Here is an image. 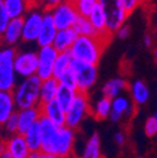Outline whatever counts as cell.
Wrapping results in <instances>:
<instances>
[{
	"mask_svg": "<svg viewBox=\"0 0 157 158\" xmlns=\"http://www.w3.org/2000/svg\"><path fill=\"white\" fill-rule=\"evenodd\" d=\"M108 42L109 39L103 36H78L69 53L74 60L97 65Z\"/></svg>",
	"mask_w": 157,
	"mask_h": 158,
	"instance_id": "cell-1",
	"label": "cell"
},
{
	"mask_svg": "<svg viewBox=\"0 0 157 158\" xmlns=\"http://www.w3.org/2000/svg\"><path fill=\"white\" fill-rule=\"evenodd\" d=\"M42 79L34 75L27 78L19 84L14 90V101L15 106L20 109H28L39 107L40 104V87H42Z\"/></svg>",
	"mask_w": 157,
	"mask_h": 158,
	"instance_id": "cell-2",
	"label": "cell"
},
{
	"mask_svg": "<svg viewBox=\"0 0 157 158\" xmlns=\"http://www.w3.org/2000/svg\"><path fill=\"white\" fill-rule=\"evenodd\" d=\"M15 49L4 48L0 49V90L2 92H13L15 87Z\"/></svg>",
	"mask_w": 157,
	"mask_h": 158,
	"instance_id": "cell-3",
	"label": "cell"
},
{
	"mask_svg": "<svg viewBox=\"0 0 157 158\" xmlns=\"http://www.w3.org/2000/svg\"><path fill=\"white\" fill-rule=\"evenodd\" d=\"M106 13L107 18V30L113 34L117 33L121 27L125 25V22L128 16L127 10L125 9L121 0H98Z\"/></svg>",
	"mask_w": 157,
	"mask_h": 158,
	"instance_id": "cell-4",
	"label": "cell"
},
{
	"mask_svg": "<svg viewBox=\"0 0 157 158\" xmlns=\"http://www.w3.org/2000/svg\"><path fill=\"white\" fill-rule=\"evenodd\" d=\"M89 102H88V97L87 93H79L78 92L75 101L73 102L72 107L67 110L66 113V127L75 129L79 127L82 121L84 119V117L91 113L89 112Z\"/></svg>",
	"mask_w": 157,
	"mask_h": 158,
	"instance_id": "cell-5",
	"label": "cell"
},
{
	"mask_svg": "<svg viewBox=\"0 0 157 158\" xmlns=\"http://www.w3.org/2000/svg\"><path fill=\"white\" fill-rule=\"evenodd\" d=\"M70 69L74 72L77 78V87L79 93H87L97 81V65L86 64L82 62H72Z\"/></svg>",
	"mask_w": 157,
	"mask_h": 158,
	"instance_id": "cell-6",
	"label": "cell"
},
{
	"mask_svg": "<svg viewBox=\"0 0 157 158\" xmlns=\"http://www.w3.org/2000/svg\"><path fill=\"white\" fill-rule=\"evenodd\" d=\"M49 11L52 13L53 20L58 30H66L73 28L74 23L77 22L78 16H79L75 10L74 3L66 2V0Z\"/></svg>",
	"mask_w": 157,
	"mask_h": 158,
	"instance_id": "cell-7",
	"label": "cell"
},
{
	"mask_svg": "<svg viewBox=\"0 0 157 158\" xmlns=\"http://www.w3.org/2000/svg\"><path fill=\"white\" fill-rule=\"evenodd\" d=\"M58 52L53 45L49 47H43L39 49L38 53V72L36 77H39L42 81L49 79L53 77V70H54V64L58 58Z\"/></svg>",
	"mask_w": 157,
	"mask_h": 158,
	"instance_id": "cell-8",
	"label": "cell"
},
{
	"mask_svg": "<svg viewBox=\"0 0 157 158\" xmlns=\"http://www.w3.org/2000/svg\"><path fill=\"white\" fill-rule=\"evenodd\" d=\"M42 132V149L40 153L45 154H54L55 156V147L58 142V134H59V128L54 123H52L45 117H40L39 119Z\"/></svg>",
	"mask_w": 157,
	"mask_h": 158,
	"instance_id": "cell-9",
	"label": "cell"
},
{
	"mask_svg": "<svg viewBox=\"0 0 157 158\" xmlns=\"http://www.w3.org/2000/svg\"><path fill=\"white\" fill-rule=\"evenodd\" d=\"M14 67H15L16 75L23 77L24 79L36 75V72H38V53L25 52V53L16 54Z\"/></svg>",
	"mask_w": 157,
	"mask_h": 158,
	"instance_id": "cell-10",
	"label": "cell"
},
{
	"mask_svg": "<svg viewBox=\"0 0 157 158\" xmlns=\"http://www.w3.org/2000/svg\"><path fill=\"white\" fill-rule=\"evenodd\" d=\"M43 15L44 13L32 11L24 18V27H23V40L24 42H36L39 33L43 24Z\"/></svg>",
	"mask_w": 157,
	"mask_h": 158,
	"instance_id": "cell-11",
	"label": "cell"
},
{
	"mask_svg": "<svg viewBox=\"0 0 157 158\" xmlns=\"http://www.w3.org/2000/svg\"><path fill=\"white\" fill-rule=\"evenodd\" d=\"M58 33V29L55 27V23L53 20V16L50 11L44 13L43 15V24H42V29L38 36V45L43 48V47H49L53 45V42L55 39V35Z\"/></svg>",
	"mask_w": 157,
	"mask_h": 158,
	"instance_id": "cell-12",
	"label": "cell"
},
{
	"mask_svg": "<svg viewBox=\"0 0 157 158\" xmlns=\"http://www.w3.org/2000/svg\"><path fill=\"white\" fill-rule=\"evenodd\" d=\"M74 129L68 127L59 128L58 142L55 147V156L61 158H68L72 154L73 144H74Z\"/></svg>",
	"mask_w": 157,
	"mask_h": 158,
	"instance_id": "cell-13",
	"label": "cell"
},
{
	"mask_svg": "<svg viewBox=\"0 0 157 158\" xmlns=\"http://www.w3.org/2000/svg\"><path fill=\"white\" fill-rule=\"evenodd\" d=\"M40 117H42V113L39 107L20 109L18 113V133L24 135L35 123L39 122Z\"/></svg>",
	"mask_w": 157,
	"mask_h": 158,
	"instance_id": "cell-14",
	"label": "cell"
},
{
	"mask_svg": "<svg viewBox=\"0 0 157 158\" xmlns=\"http://www.w3.org/2000/svg\"><path fill=\"white\" fill-rule=\"evenodd\" d=\"M42 117H45L58 128L66 127V110L59 106L57 101H52L47 104L39 106Z\"/></svg>",
	"mask_w": 157,
	"mask_h": 158,
	"instance_id": "cell-15",
	"label": "cell"
},
{
	"mask_svg": "<svg viewBox=\"0 0 157 158\" xmlns=\"http://www.w3.org/2000/svg\"><path fill=\"white\" fill-rule=\"evenodd\" d=\"M6 148L13 158H29L32 152L23 134H14L6 139Z\"/></svg>",
	"mask_w": 157,
	"mask_h": 158,
	"instance_id": "cell-16",
	"label": "cell"
},
{
	"mask_svg": "<svg viewBox=\"0 0 157 158\" xmlns=\"http://www.w3.org/2000/svg\"><path fill=\"white\" fill-rule=\"evenodd\" d=\"M78 36L79 35L75 33V30L73 28L66 29V30H58L55 39L53 42V47L59 53L69 52L70 48L73 47V44L75 43V40L78 39Z\"/></svg>",
	"mask_w": 157,
	"mask_h": 158,
	"instance_id": "cell-17",
	"label": "cell"
},
{
	"mask_svg": "<svg viewBox=\"0 0 157 158\" xmlns=\"http://www.w3.org/2000/svg\"><path fill=\"white\" fill-rule=\"evenodd\" d=\"M23 27H24V18L11 19L3 35L4 43L8 45H13L18 43L19 39H23Z\"/></svg>",
	"mask_w": 157,
	"mask_h": 158,
	"instance_id": "cell-18",
	"label": "cell"
},
{
	"mask_svg": "<svg viewBox=\"0 0 157 158\" xmlns=\"http://www.w3.org/2000/svg\"><path fill=\"white\" fill-rule=\"evenodd\" d=\"M59 87H61L59 81L55 79L54 77L43 81L42 87H40V104L39 106H43V104H47L52 101H55Z\"/></svg>",
	"mask_w": 157,
	"mask_h": 158,
	"instance_id": "cell-19",
	"label": "cell"
},
{
	"mask_svg": "<svg viewBox=\"0 0 157 158\" xmlns=\"http://www.w3.org/2000/svg\"><path fill=\"white\" fill-rule=\"evenodd\" d=\"M14 106L15 101L13 92L0 90V124H5L6 121L15 113Z\"/></svg>",
	"mask_w": 157,
	"mask_h": 158,
	"instance_id": "cell-20",
	"label": "cell"
},
{
	"mask_svg": "<svg viewBox=\"0 0 157 158\" xmlns=\"http://www.w3.org/2000/svg\"><path fill=\"white\" fill-rule=\"evenodd\" d=\"M128 88V84L125 79L122 78H113L111 81H108L103 85V97L109 98V99H114L116 97L121 95V93Z\"/></svg>",
	"mask_w": 157,
	"mask_h": 158,
	"instance_id": "cell-21",
	"label": "cell"
},
{
	"mask_svg": "<svg viewBox=\"0 0 157 158\" xmlns=\"http://www.w3.org/2000/svg\"><path fill=\"white\" fill-rule=\"evenodd\" d=\"M25 141L28 143V147L32 153H40L42 149V132H40V124L35 123L25 134Z\"/></svg>",
	"mask_w": 157,
	"mask_h": 158,
	"instance_id": "cell-22",
	"label": "cell"
},
{
	"mask_svg": "<svg viewBox=\"0 0 157 158\" xmlns=\"http://www.w3.org/2000/svg\"><path fill=\"white\" fill-rule=\"evenodd\" d=\"M129 92L134 104H145L150 98V90L145 82L136 81L129 87Z\"/></svg>",
	"mask_w": 157,
	"mask_h": 158,
	"instance_id": "cell-23",
	"label": "cell"
},
{
	"mask_svg": "<svg viewBox=\"0 0 157 158\" xmlns=\"http://www.w3.org/2000/svg\"><path fill=\"white\" fill-rule=\"evenodd\" d=\"M73 62V58L70 55L69 52H63L58 54V58L54 64V70H53V77L55 79H59L66 72H68L70 69Z\"/></svg>",
	"mask_w": 157,
	"mask_h": 158,
	"instance_id": "cell-24",
	"label": "cell"
},
{
	"mask_svg": "<svg viewBox=\"0 0 157 158\" xmlns=\"http://www.w3.org/2000/svg\"><path fill=\"white\" fill-rule=\"evenodd\" d=\"M73 29L75 30V33L79 36H102L93 28L92 23L89 22V19L84 18V16H78L77 22L73 25ZM108 39H111V38H108Z\"/></svg>",
	"mask_w": 157,
	"mask_h": 158,
	"instance_id": "cell-25",
	"label": "cell"
},
{
	"mask_svg": "<svg viewBox=\"0 0 157 158\" xmlns=\"http://www.w3.org/2000/svg\"><path fill=\"white\" fill-rule=\"evenodd\" d=\"M82 158H102L101 154V139L97 133L92 134L86 143Z\"/></svg>",
	"mask_w": 157,
	"mask_h": 158,
	"instance_id": "cell-26",
	"label": "cell"
},
{
	"mask_svg": "<svg viewBox=\"0 0 157 158\" xmlns=\"http://www.w3.org/2000/svg\"><path fill=\"white\" fill-rule=\"evenodd\" d=\"M77 94H78L77 90H73V89H69V88H66V87L61 85L59 89H58L55 101L59 103V106H61V107L66 110V113H67V110L72 107L73 102L75 101Z\"/></svg>",
	"mask_w": 157,
	"mask_h": 158,
	"instance_id": "cell-27",
	"label": "cell"
},
{
	"mask_svg": "<svg viewBox=\"0 0 157 158\" xmlns=\"http://www.w3.org/2000/svg\"><path fill=\"white\" fill-rule=\"evenodd\" d=\"M5 9L10 19L23 18V14L27 9V0H4Z\"/></svg>",
	"mask_w": 157,
	"mask_h": 158,
	"instance_id": "cell-28",
	"label": "cell"
},
{
	"mask_svg": "<svg viewBox=\"0 0 157 158\" xmlns=\"http://www.w3.org/2000/svg\"><path fill=\"white\" fill-rule=\"evenodd\" d=\"M111 110H112V99L102 97L100 101H97L93 109V114L97 119H106V118H109Z\"/></svg>",
	"mask_w": 157,
	"mask_h": 158,
	"instance_id": "cell-29",
	"label": "cell"
},
{
	"mask_svg": "<svg viewBox=\"0 0 157 158\" xmlns=\"http://www.w3.org/2000/svg\"><path fill=\"white\" fill-rule=\"evenodd\" d=\"M131 104H132V102L129 101V98L121 94L118 97H116L114 99H112V110L125 117V113L127 112V109L129 108Z\"/></svg>",
	"mask_w": 157,
	"mask_h": 158,
	"instance_id": "cell-30",
	"label": "cell"
},
{
	"mask_svg": "<svg viewBox=\"0 0 157 158\" xmlns=\"http://www.w3.org/2000/svg\"><path fill=\"white\" fill-rule=\"evenodd\" d=\"M59 84L66 87V88H69V89H73V90H77L78 92V87H77V78H75V74L72 69H69L68 72H66L59 79Z\"/></svg>",
	"mask_w": 157,
	"mask_h": 158,
	"instance_id": "cell-31",
	"label": "cell"
},
{
	"mask_svg": "<svg viewBox=\"0 0 157 158\" xmlns=\"http://www.w3.org/2000/svg\"><path fill=\"white\" fill-rule=\"evenodd\" d=\"M95 3H91V2H86V0H75L74 2V6L75 10L79 16H84L88 18L94 8Z\"/></svg>",
	"mask_w": 157,
	"mask_h": 158,
	"instance_id": "cell-32",
	"label": "cell"
},
{
	"mask_svg": "<svg viewBox=\"0 0 157 158\" xmlns=\"http://www.w3.org/2000/svg\"><path fill=\"white\" fill-rule=\"evenodd\" d=\"M10 16L5 9V5H4V0H0V38H3L4 33H5V29L8 27V24L10 23Z\"/></svg>",
	"mask_w": 157,
	"mask_h": 158,
	"instance_id": "cell-33",
	"label": "cell"
},
{
	"mask_svg": "<svg viewBox=\"0 0 157 158\" xmlns=\"http://www.w3.org/2000/svg\"><path fill=\"white\" fill-rule=\"evenodd\" d=\"M145 133L150 138L157 134V113L147 118V121L145 123Z\"/></svg>",
	"mask_w": 157,
	"mask_h": 158,
	"instance_id": "cell-34",
	"label": "cell"
},
{
	"mask_svg": "<svg viewBox=\"0 0 157 158\" xmlns=\"http://www.w3.org/2000/svg\"><path fill=\"white\" fill-rule=\"evenodd\" d=\"M4 127H5V131L8 133H10L11 135L18 133V113H14L9 118V119L6 121V123L4 124Z\"/></svg>",
	"mask_w": 157,
	"mask_h": 158,
	"instance_id": "cell-35",
	"label": "cell"
},
{
	"mask_svg": "<svg viewBox=\"0 0 157 158\" xmlns=\"http://www.w3.org/2000/svg\"><path fill=\"white\" fill-rule=\"evenodd\" d=\"M121 2H122V4H123L125 9L127 10V13L129 14L131 11H133L137 6H138L142 2H145V0H121Z\"/></svg>",
	"mask_w": 157,
	"mask_h": 158,
	"instance_id": "cell-36",
	"label": "cell"
},
{
	"mask_svg": "<svg viewBox=\"0 0 157 158\" xmlns=\"http://www.w3.org/2000/svg\"><path fill=\"white\" fill-rule=\"evenodd\" d=\"M39 2L43 3L44 6H45V9H47V11H49L53 8H55L57 5H59L61 3H63L64 0H39Z\"/></svg>",
	"mask_w": 157,
	"mask_h": 158,
	"instance_id": "cell-37",
	"label": "cell"
},
{
	"mask_svg": "<svg viewBox=\"0 0 157 158\" xmlns=\"http://www.w3.org/2000/svg\"><path fill=\"white\" fill-rule=\"evenodd\" d=\"M129 34H131V28H129L128 25H126V24H125L123 27H121V28L118 29V31H117V36L121 38V39L128 38Z\"/></svg>",
	"mask_w": 157,
	"mask_h": 158,
	"instance_id": "cell-38",
	"label": "cell"
},
{
	"mask_svg": "<svg viewBox=\"0 0 157 158\" xmlns=\"http://www.w3.org/2000/svg\"><path fill=\"white\" fill-rule=\"evenodd\" d=\"M114 142H116L117 146L122 147V146L125 144V142H126V135H125V133H123V132H117V133L114 134Z\"/></svg>",
	"mask_w": 157,
	"mask_h": 158,
	"instance_id": "cell-39",
	"label": "cell"
},
{
	"mask_svg": "<svg viewBox=\"0 0 157 158\" xmlns=\"http://www.w3.org/2000/svg\"><path fill=\"white\" fill-rule=\"evenodd\" d=\"M122 118H123V115H121V114H118V113H116V112L111 110V114H109V119H111L112 122L117 123V122H120V121L122 119Z\"/></svg>",
	"mask_w": 157,
	"mask_h": 158,
	"instance_id": "cell-40",
	"label": "cell"
},
{
	"mask_svg": "<svg viewBox=\"0 0 157 158\" xmlns=\"http://www.w3.org/2000/svg\"><path fill=\"white\" fill-rule=\"evenodd\" d=\"M133 113H134V103H132V104L129 106V108H128L127 112L125 113V118H131V117L133 115Z\"/></svg>",
	"mask_w": 157,
	"mask_h": 158,
	"instance_id": "cell-41",
	"label": "cell"
},
{
	"mask_svg": "<svg viewBox=\"0 0 157 158\" xmlns=\"http://www.w3.org/2000/svg\"><path fill=\"white\" fill-rule=\"evenodd\" d=\"M143 43H145L146 47H151V44H152V38H151V35H145Z\"/></svg>",
	"mask_w": 157,
	"mask_h": 158,
	"instance_id": "cell-42",
	"label": "cell"
},
{
	"mask_svg": "<svg viewBox=\"0 0 157 158\" xmlns=\"http://www.w3.org/2000/svg\"><path fill=\"white\" fill-rule=\"evenodd\" d=\"M38 158H61V157L54 156V154H45V153H39V154H38Z\"/></svg>",
	"mask_w": 157,
	"mask_h": 158,
	"instance_id": "cell-43",
	"label": "cell"
},
{
	"mask_svg": "<svg viewBox=\"0 0 157 158\" xmlns=\"http://www.w3.org/2000/svg\"><path fill=\"white\" fill-rule=\"evenodd\" d=\"M38 154H39V153H32L29 158H38Z\"/></svg>",
	"mask_w": 157,
	"mask_h": 158,
	"instance_id": "cell-44",
	"label": "cell"
},
{
	"mask_svg": "<svg viewBox=\"0 0 157 158\" xmlns=\"http://www.w3.org/2000/svg\"><path fill=\"white\" fill-rule=\"evenodd\" d=\"M153 56H155V60L157 62V49H155V52H153Z\"/></svg>",
	"mask_w": 157,
	"mask_h": 158,
	"instance_id": "cell-45",
	"label": "cell"
},
{
	"mask_svg": "<svg viewBox=\"0 0 157 158\" xmlns=\"http://www.w3.org/2000/svg\"><path fill=\"white\" fill-rule=\"evenodd\" d=\"M86 2H91V3H98V0H86Z\"/></svg>",
	"mask_w": 157,
	"mask_h": 158,
	"instance_id": "cell-46",
	"label": "cell"
},
{
	"mask_svg": "<svg viewBox=\"0 0 157 158\" xmlns=\"http://www.w3.org/2000/svg\"><path fill=\"white\" fill-rule=\"evenodd\" d=\"M66 2H70V3H74L75 0H66Z\"/></svg>",
	"mask_w": 157,
	"mask_h": 158,
	"instance_id": "cell-47",
	"label": "cell"
},
{
	"mask_svg": "<svg viewBox=\"0 0 157 158\" xmlns=\"http://www.w3.org/2000/svg\"><path fill=\"white\" fill-rule=\"evenodd\" d=\"M136 158H145V157H136Z\"/></svg>",
	"mask_w": 157,
	"mask_h": 158,
	"instance_id": "cell-48",
	"label": "cell"
}]
</instances>
